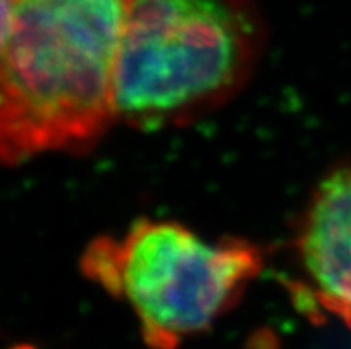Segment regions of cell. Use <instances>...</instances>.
<instances>
[{
  "label": "cell",
  "instance_id": "1",
  "mask_svg": "<svg viewBox=\"0 0 351 349\" xmlns=\"http://www.w3.org/2000/svg\"><path fill=\"white\" fill-rule=\"evenodd\" d=\"M0 50V164L88 150L116 116L130 0H11Z\"/></svg>",
  "mask_w": 351,
  "mask_h": 349
},
{
  "label": "cell",
  "instance_id": "2",
  "mask_svg": "<svg viewBox=\"0 0 351 349\" xmlns=\"http://www.w3.org/2000/svg\"><path fill=\"white\" fill-rule=\"evenodd\" d=\"M264 49L250 0H130L116 64V116L177 127L239 93Z\"/></svg>",
  "mask_w": 351,
  "mask_h": 349
},
{
  "label": "cell",
  "instance_id": "3",
  "mask_svg": "<svg viewBox=\"0 0 351 349\" xmlns=\"http://www.w3.org/2000/svg\"><path fill=\"white\" fill-rule=\"evenodd\" d=\"M80 265L132 309L152 349H177L234 306L264 256L243 239L209 241L180 223L143 219L121 237L95 239Z\"/></svg>",
  "mask_w": 351,
  "mask_h": 349
},
{
  "label": "cell",
  "instance_id": "4",
  "mask_svg": "<svg viewBox=\"0 0 351 349\" xmlns=\"http://www.w3.org/2000/svg\"><path fill=\"white\" fill-rule=\"evenodd\" d=\"M296 253L321 306L351 328V164L326 175L311 196Z\"/></svg>",
  "mask_w": 351,
  "mask_h": 349
},
{
  "label": "cell",
  "instance_id": "5",
  "mask_svg": "<svg viewBox=\"0 0 351 349\" xmlns=\"http://www.w3.org/2000/svg\"><path fill=\"white\" fill-rule=\"evenodd\" d=\"M11 18H13L11 0H0V50H2L5 40H8L9 29H11Z\"/></svg>",
  "mask_w": 351,
  "mask_h": 349
},
{
  "label": "cell",
  "instance_id": "6",
  "mask_svg": "<svg viewBox=\"0 0 351 349\" xmlns=\"http://www.w3.org/2000/svg\"><path fill=\"white\" fill-rule=\"evenodd\" d=\"M11 349H34V348H31V346H25V344H20V346H14V348H11Z\"/></svg>",
  "mask_w": 351,
  "mask_h": 349
}]
</instances>
